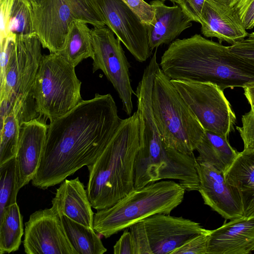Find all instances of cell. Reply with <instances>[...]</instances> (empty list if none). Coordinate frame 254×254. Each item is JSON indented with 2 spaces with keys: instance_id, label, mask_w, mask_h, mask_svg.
<instances>
[{
  "instance_id": "cell-7",
  "label": "cell",
  "mask_w": 254,
  "mask_h": 254,
  "mask_svg": "<svg viewBox=\"0 0 254 254\" xmlns=\"http://www.w3.org/2000/svg\"><path fill=\"white\" fill-rule=\"evenodd\" d=\"M42 44L33 33L16 35V50L0 85V118L12 111L21 124L39 116L32 88L43 56Z\"/></svg>"
},
{
  "instance_id": "cell-17",
  "label": "cell",
  "mask_w": 254,
  "mask_h": 254,
  "mask_svg": "<svg viewBox=\"0 0 254 254\" xmlns=\"http://www.w3.org/2000/svg\"><path fill=\"white\" fill-rule=\"evenodd\" d=\"M254 251V217L231 220L210 230L207 254H248Z\"/></svg>"
},
{
  "instance_id": "cell-5",
  "label": "cell",
  "mask_w": 254,
  "mask_h": 254,
  "mask_svg": "<svg viewBox=\"0 0 254 254\" xmlns=\"http://www.w3.org/2000/svg\"><path fill=\"white\" fill-rule=\"evenodd\" d=\"M186 191L172 180L134 188L112 206L97 210L93 229L108 238L154 214H170L182 202Z\"/></svg>"
},
{
  "instance_id": "cell-36",
  "label": "cell",
  "mask_w": 254,
  "mask_h": 254,
  "mask_svg": "<svg viewBox=\"0 0 254 254\" xmlns=\"http://www.w3.org/2000/svg\"><path fill=\"white\" fill-rule=\"evenodd\" d=\"M128 228L124 231L113 247L115 254H134V247L131 233Z\"/></svg>"
},
{
  "instance_id": "cell-24",
  "label": "cell",
  "mask_w": 254,
  "mask_h": 254,
  "mask_svg": "<svg viewBox=\"0 0 254 254\" xmlns=\"http://www.w3.org/2000/svg\"><path fill=\"white\" fill-rule=\"evenodd\" d=\"M58 53L74 67L85 59H93L92 29L83 21L72 22L69 27L64 47Z\"/></svg>"
},
{
  "instance_id": "cell-34",
  "label": "cell",
  "mask_w": 254,
  "mask_h": 254,
  "mask_svg": "<svg viewBox=\"0 0 254 254\" xmlns=\"http://www.w3.org/2000/svg\"><path fill=\"white\" fill-rule=\"evenodd\" d=\"M241 21L246 30L254 27V0H240L235 7Z\"/></svg>"
},
{
  "instance_id": "cell-31",
  "label": "cell",
  "mask_w": 254,
  "mask_h": 254,
  "mask_svg": "<svg viewBox=\"0 0 254 254\" xmlns=\"http://www.w3.org/2000/svg\"><path fill=\"white\" fill-rule=\"evenodd\" d=\"M242 127H236L243 140L245 150L254 149V108L242 117Z\"/></svg>"
},
{
  "instance_id": "cell-3",
  "label": "cell",
  "mask_w": 254,
  "mask_h": 254,
  "mask_svg": "<svg viewBox=\"0 0 254 254\" xmlns=\"http://www.w3.org/2000/svg\"><path fill=\"white\" fill-rule=\"evenodd\" d=\"M137 111L122 119L113 138L97 160L87 167L86 187L92 208H108L134 188V165L139 147Z\"/></svg>"
},
{
  "instance_id": "cell-18",
  "label": "cell",
  "mask_w": 254,
  "mask_h": 254,
  "mask_svg": "<svg viewBox=\"0 0 254 254\" xmlns=\"http://www.w3.org/2000/svg\"><path fill=\"white\" fill-rule=\"evenodd\" d=\"M201 33L233 45L247 37L235 8H231L212 0H206L200 20Z\"/></svg>"
},
{
  "instance_id": "cell-37",
  "label": "cell",
  "mask_w": 254,
  "mask_h": 254,
  "mask_svg": "<svg viewBox=\"0 0 254 254\" xmlns=\"http://www.w3.org/2000/svg\"><path fill=\"white\" fill-rule=\"evenodd\" d=\"M244 95L251 107L254 108V85L244 88Z\"/></svg>"
},
{
  "instance_id": "cell-20",
  "label": "cell",
  "mask_w": 254,
  "mask_h": 254,
  "mask_svg": "<svg viewBox=\"0 0 254 254\" xmlns=\"http://www.w3.org/2000/svg\"><path fill=\"white\" fill-rule=\"evenodd\" d=\"M60 215L93 228L94 213L84 185L78 177L63 181L52 200Z\"/></svg>"
},
{
  "instance_id": "cell-1",
  "label": "cell",
  "mask_w": 254,
  "mask_h": 254,
  "mask_svg": "<svg viewBox=\"0 0 254 254\" xmlns=\"http://www.w3.org/2000/svg\"><path fill=\"white\" fill-rule=\"evenodd\" d=\"M122 119L110 94H95L50 122L38 171L32 185L46 190L93 164L110 142Z\"/></svg>"
},
{
  "instance_id": "cell-2",
  "label": "cell",
  "mask_w": 254,
  "mask_h": 254,
  "mask_svg": "<svg viewBox=\"0 0 254 254\" xmlns=\"http://www.w3.org/2000/svg\"><path fill=\"white\" fill-rule=\"evenodd\" d=\"M172 80L210 83L226 88L254 85V67L225 46L195 34L172 42L161 57Z\"/></svg>"
},
{
  "instance_id": "cell-10",
  "label": "cell",
  "mask_w": 254,
  "mask_h": 254,
  "mask_svg": "<svg viewBox=\"0 0 254 254\" xmlns=\"http://www.w3.org/2000/svg\"><path fill=\"white\" fill-rule=\"evenodd\" d=\"M128 229L134 254H171L189 239L206 230L190 219L163 213L149 216Z\"/></svg>"
},
{
  "instance_id": "cell-27",
  "label": "cell",
  "mask_w": 254,
  "mask_h": 254,
  "mask_svg": "<svg viewBox=\"0 0 254 254\" xmlns=\"http://www.w3.org/2000/svg\"><path fill=\"white\" fill-rule=\"evenodd\" d=\"M0 121V165H1L15 157L21 123L14 111Z\"/></svg>"
},
{
  "instance_id": "cell-11",
  "label": "cell",
  "mask_w": 254,
  "mask_h": 254,
  "mask_svg": "<svg viewBox=\"0 0 254 254\" xmlns=\"http://www.w3.org/2000/svg\"><path fill=\"white\" fill-rule=\"evenodd\" d=\"M171 81L204 130L228 137L236 117L223 90L210 83Z\"/></svg>"
},
{
  "instance_id": "cell-16",
  "label": "cell",
  "mask_w": 254,
  "mask_h": 254,
  "mask_svg": "<svg viewBox=\"0 0 254 254\" xmlns=\"http://www.w3.org/2000/svg\"><path fill=\"white\" fill-rule=\"evenodd\" d=\"M47 120L39 115L21 124L15 157L20 189L33 179L39 169L49 125Z\"/></svg>"
},
{
  "instance_id": "cell-30",
  "label": "cell",
  "mask_w": 254,
  "mask_h": 254,
  "mask_svg": "<svg viewBox=\"0 0 254 254\" xmlns=\"http://www.w3.org/2000/svg\"><path fill=\"white\" fill-rule=\"evenodd\" d=\"M0 85L4 82L8 65L16 50V35L10 33L0 37Z\"/></svg>"
},
{
  "instance_id": "cell-28",
  "label": "cell",
  "mask_w": 254,
  "mask_h": 254,
  "mask_svg": "<svg viewBox=\"0 0 254 254\" xmlns=\"http://www.w3.org/2000/svg\"><path fill=\"white\" fill-rule=\"evenodd\" d=\"M20 189L14 158L0 165V213L16 203Z\"/></svg>"
},
{
  "instance_id": "cell-12",
  "label": "cell",
  "mask_w": 254,
  "mask_h": 254,
  "mask_svg": "<svg viewBox=\"0 0 254 254\" xmlns=\"http://www.w3.org/2000/svg\"><path fill=\"white\" fill-rule=\"evenodd\" d=\"M107 26L92 29L94 51L93 72L101 70L112 84L123 104V110L129 116L133 110L128 62L121 41Z\"/></svg>"
},
{
  "instance_id": "cell-35",
  "label": "cell",
  "mask_w": 254,
  "mask_h": 254,
  "mask_svg": "<svg viewBox=\"0 0 254 254\" xmlns=\"http://www.w3.org/2000/svg\"><path fill=\"white\" fill-rule=\"evenodd\" d=\"M206 0H176L183 11L192 21L200 22L202 11Z\"/></svg>"
},
{
  "instance_id": "cell-6",
  "label": "cell",
  "mask_w": 254,
  "mask_h": 254,
  "mask_svg": "<svg viewBox=\"0 0 254 254\" xmlns=\"http://www.w3.org/2000/svg\"><path fill=\"white\" fill-rule=\"evenodd\" d=\"M151 103L165 144L183 154H193L202 139L204 129L160 67L154 77Z\"/></svg>"
},
{
  "instance_id": "cell-32",
  "label": "cell",
  "mask_w": 254,
  "mask_h": 254,
  "mask_svg": "<svg viewBox=\"0 0 254 254\" xmlns=\"http://www.w3.org/2000/svg\"><path fill=\"white\" fill-rule=\"evenodd\" d=\"M231 51L254 67V32L243 40L229 46Z\"/></svg>"
},
{
  "instance_id": "cell-14",
  "label": "cell",
  "mask_w": 254,
  "mask_h": 254,
  "mask_svg": "<svg viewBox=\"0 0 254 254\" xmlns=\"http://www.w3.org/2000/svg\"><path fill=\"white\" fill-rule=\"evenodd\" d=\"M23 244L27 254H77L70 243L61 216L52 205L31 214L25 223Z\"/></svg>"
},
{
  "instance_id": "cell-39",
  "label": "cell",
  "mask_w": 254,
  "mask_h": 254,
  "mask_svg": "<svg viewBox=\"0 0 254 254\" xmlns=\"http://www.w3.org/2000/svg\"><path fill=\"white\" fill-rule=\"evenodd\" d=\"M32 5V6L39 5L43 1V0H28Z\"/></svg>"
},
{
  "instance_id": "cell-22",
  "label": "cell",
  "mask_w": 254,
  "mask_h": 254,
  "mask_svg": "<svg viewBox=\"0 0 254 254\" xmlns=\"http://www.w3.org/2000/svg\"><path fill=\"white\" fill-rule=\"evenodd\" d=\"M196 150L198 153L197 162L207 163L224 174L239 153L230 144L228 137L207 130H204Z\"/></svg>"
},
{
  "instance_id": "cell-40",
  "label": "cell",
  "mask_w": 254,
  "mask_h": 254,
  "mask_svg": "<svg viewBox=\"0 0 254 254\" xmlns=\"http://www.w3.org/2000/svg\"><path fill=\"white\" fill-rule=\"evenodd\" d=\"M169 0L173 3H175L176 0Z\"/></svg>"
},
{
  "instance_id": "cell-38",
  "label": "cell",
  "mask_w": 254,
  "mask_h": 254,
  "mask_svg": "<svg viewBox=\"0 0 254 254\" xmlns=\"http://www.w3.org/2000/svg\"><path fill=\"white\" fill-rule=\"evenodd\" d=\"M228 7L235 8L240 0H212Z\"/></svg>"
},
{
  "instance_id": "cell-15",
  "label": "cell",
  "mask_w": 254,
  "mask_h": 254,
  "mask_svg": "<svg viewBox=\"0 0 254 254\" xmlns=\"http://www.w3.org/2000/svg\"><path fill=\"white\" fill-rule=\"evenodd\" d=\"M199 179L198 191L204 203L225 220L244 216L240 196L226 180L225 174L212 165L196 161Z\"/></svg>"
},
{
  "instance_id": "cell-26",
  "label": "cell",
  "mask_w": 254,
  "mask_h": 254,
  "mask_svg": "<svg viewBox=\"0 0 254 254\" xmlns=\"http://www.w3.org/2000/svg\"><path fill=\"white\" fill-rule=\"evenodd\" d=\"M24 233L23 217L16 203L0 213V254L17 251Z\"/></svg>"
},
{
  "instance_id": "cell-29",
  "label": "cell",
  "mask_w": 254,
  "mask_h": 254,
  "mask_svg": "<svg viewBox=\"0 0 254 254\" xmlns=\"http://www.w3.org/2000/svg\"><path fill=\"white\" fill-rule=\"evenodd\" d=\"M210 230L196 234L187 240L171 254H207Z\"/></svg>"
},
{
  "instance_id": "cell-25",
  "label": "cell",
  "mask_w": 254,
  "mask_h": 254,
  "mask_svg": "<svg viewBox=\"0 0 254 254\" xmlns=\"http://www.w3.org/2000/svg\"><path fill=\"white\" fill-rule=\"evenodd\" d=\"M66 236L77 254H103L107 251L93 228L61 216Z\"/></svg>"
},
{
  "instance_id": "cell-8",
  "label": "cell",
  "mask_w": 254,
  "mask_h": 254,
  "mask_svg": "<svg viewBox=\"0 0 254 254\" xmlns=\"http://www.w3.org/2000/svg\"><path fill=\"white\" fill-rule=\"evenodd\" d=\"M75 67L59 53L43 55L32 88L39 115L51 122L83 100Z\"/></svg>"
},
{
  "instance_id": "cell-13",
  "label": "cell",
  "mask_w": 254,
  "mask_h": 254,
  "mask_svg": "<svg viewBox=\"0 0 254 254\" xmlns=\"http://www.w3.org/2000/svg\"><path fill=\"white\" fill-rule=\"evenodd\" d=\"M106 25L139 62L152 55L147 26L122 0H95Z\"/></svg>"
},
{
  "instance_id": "cell-23",
  "label": "cell",
  "mask_w": 254,
  "mask_h": 254,
  "mask_svg": "<svg viewBox=\"0 0 254 254\" xmlns=\"http://www.w3.org/2000/svg\"><path fill=\"white\" fill-rule=\"evenodd\" d=\"M0 37L34 33L32 6L28 0H0Z\"/></svg>"
},
{
  "instance_id": "cell-19",
  "label": "cell",
  "mask_w": 254,
  "mask_h": 254,
  "mask_svg": "<svg viewBox=\"0 0 254 254\" xmlns=\"http://www.w3.org/2000/svg\"><path fill=\"white\" fill-rule=\"evenodd\" d=\"M165 0H153L150 4L154 18L147 26L149 47L152 51L164 44H170L186 29L192 26L191 19L178 5L168 6Z\"/></svg>"
},
{
  "instance_id": "cell-33",
  "label": "cell",
  "mask_w": 254,
  "mask_h": 254,
  "mask_svg": "<svg viewBox=\"0 0 254 254\" xmlns=\"http://www.w3.org/2000/svg\"><path fill=\"white\" fill-rule=\"evenodd\" d=\"M139 18L147 26L151 24L154 18V11L150 3L144 0H122Z\"/></svg>"
},
{
  "instance_id": "cell-9",
  "label": "cell",
  "mask_w": 254,
  "mask_h": 254,
  "mask_svg": "<svg viewBox=\"0 0 254 254\" xmlns=\"http://www.w3.org/2000/svg\"><path fill=\"white\" fill-rule=\"evenodd\" d=\"M32 11L34 33L50 53L63 50L74 21L106 26L95 0H43Z\"/></svg>"
},
{
  "instance_id": "cell-4",
  "label": "cell",
  "mask_w": 254,
  "mask_h": 254,
  "mask_svg": "<svg viewBox=\"0 0 254 254\" xmlns=\"http://www.w3.org/2000/svg\"><path fill=\"white\" fill-rule=\"evenodd\" d=\"M137 112L139 147L134 165V188L173 179L178 180L186 191H198L199 179L194 154H183L165 144L150 104L139 106Z\"/></svg>"
},
{
  "instance_id": "cell-21",
  "label": "cell",
  "mask_w": 254,
  "mask_h": 254,
  "mask_svg": "<svg viewBox=\"0 0 254 254\" xmlns=\"http://www.w3.org/2000/svg\"><path fill=\"white\" fill-rule=\"evenodd\" d=\"M225 177L239 193L244 216L254 217V149L239 152Z\"/></svg>"
}]
</instances>
